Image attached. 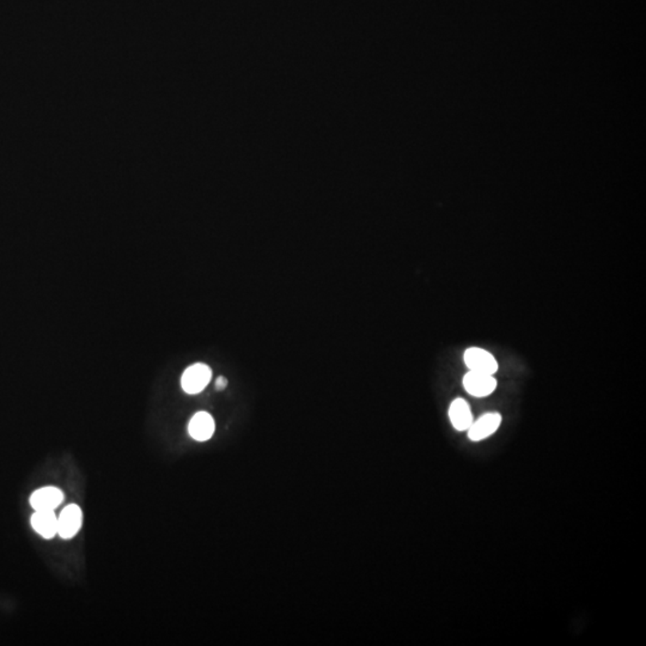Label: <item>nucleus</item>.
<instances>
[{
  "mask_svg": "<svg viewBox=\"0 0 646 646\" xmlns=\"http://www.w3.org/2000/svg\"><path fill=\"white\" fill-rule=\"evenodd\" d=\"M449 418L451 424L457 431H467L473 423V414L467 401L455 399L449 407Z\"/></svg>",
  "mask_w": 646,
  "mask_h": 646,
  "instance_id": "1a4fd4ad",
  "label": "nucleus"
},
{
  "mask_svg": "<svg viewBox=\"0 0 646 646\" xmlns=\"http://www.w3.org/2000/svg\"><path fill=\"white\" fill-rule=\"evenodd\" d=\"M214 420L212 416L207 412H198L189 421L188 432L191 437L199 442H205L212 437L214 434Z\"/></svg>",
  "mask_w": 646,
  "mask_h": 646,
  "instance_id": "0eeeda50",
  "label": "nucleus"
},
{
  "mask_svg": "<svg viewBox=\"0 0 646 646\" xmlns=\"http://www.w3.org/2000/svg\"><path fill=\"white\" fill-rule=\"evenodd\" d=\"M463 386L471 395L485 397L491 395L497 387V381L493 375L483 372H469L463 379Z\"/></svg>",
  "mask_w": 646,
  "mask_h": 646,
  "instance_id": "20e7f679",
  "label": "nucleus"
},
{
  "mask_svg": "<svg viewBox=\"0 0 646 646\" xmlns=\"http://www.w3.org/2000/svg\"><path fill=\"white\" fill-rule=\"evenodd\" d=\"M212 372L206 364H194L184 372L181 384L187 394H199L210 383Z\"/></svg>",
  "mask_w": 646,
  "mask_h": 646,
  "instance_id": "f257e3e1",
  "label": "nucleus"
},
{
  "mask_svg": "<svg viewBox=\"0 0 646 646\" xmlns=\"http://www.w3.org/2000/svg\"><path fill=\"white\" fill-rule=\"evenodd\" d=\"M83 523V513L75 504L67 505L58 517V535L64 540L75 538Z\"/></svg>",
  "mask_w": 646,
  "mask_h": 646,
  "instance_id": "f03ea898",
  "label": "nucleus"
},
{
  "mask_svg": "<svg viewBox=\"0 0 646 646\" xmlns=\"http://www.w3.org/2000/svg\"><path fill=\"white\" fill-rule=\"evenodd\" d=\"M63 501L64 493L53 486L38 488L30 497V505L35 511H54Z\"/></svg>",
  "mask_w": 646,
  "mask_h": 646,
  "instance_id": "39448f33",
  "label": "nucleus"
},
{
  "mask_svg": "<svg viewBox=\"0 0 646 646\" xmlns=\"http://www.w3.org/2000/svg\"><path fill=\"white\" fill-rule=\"evenodd\" d=\"M464 363L469 372H483L493 375L498 370L496 358L490 352L479 347L468 348L464 353Z\"/></svg>",
  "mask_w": 646,
  "mask_h": 646,
  "instance_id": "7ed1b4c3",
  "label": "nucleus"
},
{
  "mask_svg": "<svg viewBox=\"0 0 646 646\" xmlns=\"http://www.w3.org/2000/svg\"><path fill=\"white\" fill-rule=\"evenodd\" d=\"M226 386H228V380H226V377H223V376L218 377L217 381H216V388H217L218 390L226 389Z\"/></svg>",
  "mask_w": 646,
  "mask_h": 646,
  "instance_id": "9d476101",
  "label": "nucleus"
},
{
  "mask_svg": "<svg viewBox=\"0 0 646 646\" xmlns=\"http://www.w3.org/2000/svg\"><path fill=\"white\" fill-rule=\"evenodd\" d=\"M31 527L42 538L50 540L58 535V517L54 511H35L31 516Z\"/></svg>",
  "mask_w": 646,
  "mask_h": 646,
  "instance_id": "6e6552de",
  "label": "nucleus"
},
{
  "mask_svg": "<svg viewBox=\"0 0 646 646\" xmlns=\"http://www.w3.org/2000/svg\"><path fill=\"white\" fill-rule=\"evenodd\" d=\"M501 424V416L499 413H486L476 421H473L469 426L468 437L473 442H479L485 438L490 437L499 429Z\"/></svg>",
  "mask_w": 646,
  "mask_h": 646,
  "instance_id": "423d86ee",
  "label": "nucleus"
}]
</instances>
